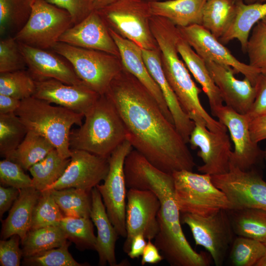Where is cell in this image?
Here are the masks:
<instances>
[{"mask_svg": "<svg viewBox=\"0 0 266 266\" xmlns=\"http://www.w3.org/2000/svg\"><path fill=\"white\" fill-rule=\"evenodd\" d=\"M104 95L118 110L133 149L165 172L193 171L196 163L187 143L136 77L123 67Z\"/></svg>", "mask_w": 266, "mask_h": 266, "instance_id": "6da1fadb", "label": "cell"}, {"mask_svg": "<svg viewBox=\"0 0 266 266\" xmlns=\"http://www.w3.org/2000/svg\"><path fill=\"white\" fill-rule=\"evenodd\" d=\"M124 171L127 188L150 190L160 202L157 216L159 231L154 244L164 259L171 266L190 264L198 253L190 245L181 228L172 174L156 168L133 149L126 157Z\"/></svg>", "mask_w": 266, "mask_h": 266, "instance_id": "7a4b0ae2", "label": "cell"}, {"mask_svg": "<svg viewBox=\"0 0 266 266\" xmlns=\"http://www.w3.org/2000/svg\"><path fill=\"white\" fill-rule=\"evenodd\" d=\"M150 27L159 47L164 74L184 110L190 118L197 116L203 119L213 132L227 131L226 127L202 106L199 97L201 90L179 57L176 45L180 33L177 27L167 19L157 16L151 17Z\"/></svg>", "mask_w": 266, "mask_h": 266, "instance_id": "3957f363", "label": "cell"}, {"mask_svg": "<svg viewBox=\"0 0 266 266\" xmlns=\"http://www.w3.org/2000/svg\"><path fill=\"white\" fill-rule=\"evenodd\" d=\"M79 128L71 132L70 149L88 151L108 158L113 151L127 140L122 119L112 101L100 95L85 114Z\"/></svg>", "mask_w": 266, "mask_h": 266, "instance_id": "277c9868", "label": "cell"}, {"mask_svg": "<svg viewBox=\"0 0 266 266\" xmlns=\"http://www.w3.org/2000/svg\"><path fill=\"white\" fill-rule=\"evenodd\" d=\"M15 113L28 130L47 138L61 156L70 157V130L74 125H82L83 114L33 97L21 100Z\"/></svg>", "mask_w": 266, "mask_h": 266, "instance_id": "5b68a950", "label": "cell"}, {"mask_svg": "<svg viewBox=\"0 0 266 266\" xmlns=\"http://www.w3.org/2000/svg\"><path fill=\"white\" fill-rule=\"evenodd\" d=\"M52 51L65 58L80 80L100 95H104L123 66L119 57L58 41Z\"/></svg>", "mask_w": 266, "mask_h": 266, "instance_id": "8992f818", "label": "cell"}, {"mask_svg": "<svg viewBox=\"0 0 266 266\" xmlns=\"http://www.w3.org/2000/svg\"><path fill=\"white\" fill-rule=\"evenodd\" d=\"M176 202L180 213L207 216L231 205L225 194L213 183L211 175L182 170L172 173Z\"/></svg>", "mask_w": 266, "mask_h": 266, "instance_id": "52a82bcc", "label": "cell"}, {"mask_svg": "<svg viewBox=\"0 0 266 266\" xmlns=\"http://www.w3.org/2000/svg\"><path fill=\"white\" fill-rule=\"evenodd\" d=\"M109 29L141 48L159 49L152 33V15L149 2L143 0H118L98 10Z\"/></svg>", "mask_w": 266, "mask_h": 266, "instance_id": "ba28073f", "label": "cell"}, {"mask_svg": "<svg viewBox=\"0 0 266 266\" xmlns=\"http://www.w3.org/2000/svg\"><path fill=\"white\" fill-rule=\"evenodd\" d=\"M72 26L71 17L66 10L45 0H33L28 22L14 37L19 43L50 50Z\"/></svg>", "mask_w": 266, "mask_h": 266, "instance_id": "9c48e42d", "label": "cell"}, {"mask_svg": "<svg viewBox=\"0 0 266 266\" xmlns=\"http://www.w3.org/2000/svg\"><path fill=\"white\" fill-rule=\"evenodd\" d=\"M180 219L189 227L196 245L208 251L216 266L223 265L235 238L228 210L207 216L182 213Z\"/></svg>", "mask_w": 266, "mask_h": 266, "instance_id": "30bf717a", "label": "cell"}, {"mask_svg": "<svg viewBox=\"0 0 266 266\" xmlns=\"http://www.w3.org/2000/svg\"><path fill=\"white\" fill-rule=\"evenodd\" d=\"M133 147L126 140L108 157L109 170L101 184L96 187L101 196L108 217L118 235L126 238V182L124 164Z\"/></svg>", "mask_w": 266, "mask_h": 266, "instance_id": "8fae6325", "label": "cell"}, {"mask_svg": "<svg viewBox=\"0 0 266 266\" xmlns=\"http://www.w3.org/2000/svg\"><path fill=\"white\" fill-rule=\"evenodd\" d=\"M226 195L231 209L253 207L266 210V182L258 168L243 171L230 164L228 172L211 175Z\"/></svg>", "mask_w": 266, "mask_h": 266, "instance_id": "7c38bea8", "label": "cell"}, {"mask_svg": "<svg viewBox=\"0 0 266 266\" xmlns=\"http://www.w3.org/2000/svg\"><path fill=\"white\" fill-rule=\"evenodd\" d=\"M211 113L226 127L233 142L234 150L230 164L243 171L258 168L264 160V150L252 138L246 114H240L226 105L217 107Z\"/></svg>", "mask_w": 266, "mask_h": 266, "instance_id": "4fadbf2b", "label": "cell"}, {"mask_svg": "<svg viewBox=\"0 0 266 266\" xmlns=\"http://www.w3.org/2000/svg\"><path fill=\"white\" fill-rule=\"evenodd\" d=\"M192 120L195 126L189 143L192 149H199L198 156L203 162L202 165L198 167V170L211 175L228 172L232 151L227 131L213 132L207 128L202 119L194 117Z\"/></svg>", "mask_w": 266, "mask_h": 266, "instance_id": "5bb4252c", "label": "cell"}, {"mask_svg": "<svg viewBox=\"0 0 266 266\" xmlns=\"http://www.w3.org/2000/svg\"><path fill=\"white\" fill-rule=\"evenodd\" d=\"M160 202L148 190L130 188L127 193L126 227L127 236L123 251L128 253L133 237L142 233L146 239L155 238L159 231L157 219Z\"/></svg>", "mask_w": 266, "mask_h": 266, "instance_id": "9a60e30c", "label": "cell"}, {"mask_svg": "<svg viewBox=\"0 0 266 266\" xmlns=\"http://www.w3.org/2000/svg\"><path fill=\"white\" fill-rule=\"evenodd\" d=\"M182 37L204 61H210L232 68L240 73L254 86L260 72L249 64L237 60L208 30L200 25L177 27Z\"/></svg>", "mask_w": 266, "mask_h": 266, "instance_id": "2e32d148", "label": "cell"}, {"mask_svg": "<svg viewBox=\"0 0 266 266\" xmlns=\"http://www.w3.org/2000/svg\"><path fill=\"white\" fill-rule=\"evenodd\" d=\"M71 150L70 161L65 172L46 189L74 188L91 192L105 178L109 170L108 158L85 150Z\"/></svg>", "mask_w": 266, "mask_h": 266, "instance_id": "e0dca14e", "label": "cell"}, {"mask_svg": "<svg viewBox=\"0 0 266 266\" xmlns=\"http://www.w3.org/2000/svg\"><path fill=\"white\" fill-rule=\"evenodd\" d=\"M35 81L33 97L84 115L100 96L85 84L70 85L53 78Z\"/></svg>", "mask_w": 266, "mask_h": 266, "instance_id": "ac0fdd59", "label": "cell"}, {"mask_svg": "<svg viewBox=\"0 0 266 266\" xmlns=\"http://www.w3.org/2000/svg\"><path fill=\"white\" fill-rule=\"evenodd\" d=\"M27 69L35 81L53 78L70 85L84 84L71 65L52 50L36 48L19 43Z\"/></svg>", "mask_w": 266, "mask_h": 266, "instance_id": "d6986e66", "label": "cell"}, {"mask_svg": "<svg viewBox=\"0 0 266 266\" xmlns=\"http://www.w3.org/2000/svg\"><path fill=\"white\" fill-rule=\"evenodd\" d=\"M204 61L226 105L240 114H246L255 100V87L245 77L243 80L236 78L231 67Z\"/></svg>", "mask_w": 266, "mask_h": 266, "instance_id": "ffe728a7", "label": "cell"}, {"mask_svg": "<svg viewBox=\"0 0 266 266\" xmlns=\"http://www.w3.org/2000/svg\"><path fill=\"white\" fill-rule=\"evenodd\" d=\"M59 41L120 57L117 46L97 10H94L82 21L68 29Z\"/></svg>", "mask_w": 266, "mask_h": 266, "instance_id": "44dd1931", "label": "cell"}, {"mask_svg": "<svg viewBox=\"0 0 266 266\" xmlns=\"http://www.w3.org/2000/svg\"><path fill=\"white\" fill-rule=\"evenodd\" d=\"M108 30L118 48L123 67L147 88L159 103L165 116L174 124L172 116L163 94L146 66L142 48L134 42L122 37L110 29Z\"/></svg>", "mask_w": 266, "mask_h": 266, "instance_id": "7402d4cb", "label": "cell"}, {"mask_svg": "<svg viewBox=\"0 0 266 266\" xmlns=\"http://www.w3.org/2000/svg\"><path fill=\"white\" fill-rule=\"evenodd\" d=\"M143 57L152 77L159 87L172 116L174 125L186 143L195 126L194 122L182 107L163 70L159 49L142 48Z\"/></svg>", "mask_w": 266, "mask_h": 266, "instance_id": "603a6c76", "label": "cell"}, {"mask_svg": "<svg viewBox=\"0 0 266 266\" xmlns=\"http://www.w3.org/2000/svg\"><path fill=\"white\" fill-rule=\"evenodd\" d=\"M92 210L90 218L97 229L95 250L97 251L100 266L108 264L117 266L115 244L119 236L110 221L100 194L96 187L91 191Z\"/></svg>", "mask_w": 266, "mask_h": 266, "instance_id": "cb8c5ba5", "label": "cell"}, {"mask_svg": "<svg viewBox=\"0 0 266 266\" xmlns=\"http://www.w3.org/2000/svg\"><path fill=\"white\" fill-rule=\"evenodd\" d=\"M41 191L33 187L20 189L19 195L3 222L1 236L6 239L16 234L21 242L31 230L33 211Z\"/></svg>", "mask_w": 266, "mask_h": 266, "instance_id": "d4e9b609", "label": "cell"}, {"mask_svg": "<svg viewBox=\"0 0 266 266\" xmlns=\"http://www.w3.org/2000/svg\"><path fill=\"white\" fill-rule=\"evenodd\" d=\"M208 0H167L149 2L152 16L166 18L177 27L202 24V13Z\"/></svg>", "mask_w": 266, "mask_h": 266, "instance_id": "484cf974", "label": "cell"}, {"mask_svg": "<svg viewBox=\"0 0 266 266\" xmlns=\"http://www.w3.org/2000/svg\"><path fill=\"white\" fill-rule=\"evenodd\" d=\"M176 46L179 55L188 70L201 86L202 90L208 98L212 112L217 107L223 105V100L210 75L204 60L193 50L181 34Z\"/></svg>", "mask_w": 266, "mask_h": 266, "instance_id": "4316f807", "label": "cell"}, {"mask_svg": "<svg viewBox=\"0 0 266 266\" xmlns=\"http://www.w3.org/2000/svg\"><path fill=\"white\" fill-rule=\"evenodd\" d=\"M266 15V2L246 4L243 0H236L235 15L225 34L219 39L224 44L236 39L246 53L251 31L256 24Z\"/></svg>", "mask_w": 266, "mask_h": 266, "instance_id": "83f0119b", "label": "cell"}, {"mask_svg": "<svg viewBox=\"0 0 266 266\" xmlns=\"http://www.w3.org/2000/svg\"><path fill=\"white\" fill-rule=\"evenodd\" d=\"M228 212L235 235L266 242V210L245 207Z\"/></svg>", "mask_w": 266, "mask_h": 266, "instance_id": "f1b7e54d", "label": "cell"}, {"mask_svg": "<svg viewBox=\"0 0 266 266\" xmlns=\"http://www.w3.org/2000/svg\"><path fill=\"white\" fill-rule=\"evenodd\" d=\"M55 147L44 136L28 130L18 147L5 158L29 170L33 165L43 159Z\"/></svg>", "mask_w": 266, "mask_h": 266, "instance_id": "f546056e", "label": "cell"}, {"mask_svg": "<svg viewBox=\"0 0 266 266\" xmlns=\"http://www.w3.org/2000/svg\"><path fill=\"white\" fill-rule=\"evenodd\" d=\"M236 0H208L202 13L201 25L217 39L231 26L235 15Z\"/></svg>", "mask_w": 266, "mask_h": 266, "instance_id": "4dcf8cb0", "label": "cell"}, {"mask_svg": "<svg viewBox=\"0 0 266 266\" xmlns=\"http://www.w3.org/2000/svg\"><path fill=\"white\" fill-rule=\"evenodd\" d=\"M33 0H0V38L14 36L28 22Z\"/></svg>", "mask_w": 266, "mask_h": 266, "instance_id": "1f68e13d", "label": "cell"}, {"mask_svg": "<svg viewBox=\"0 0 266 266\" xmlns=\"http://www.w3.org/2000/svg\"><path fill=\"white\" fill-rule=\"evenodd\" d=\"M67 240L66 233L59 225L30 230L21 242L23 257H29L61 247L67 242Z\"/></svg>", "mask_w": 266, "mask_h": 266, "instance_id": "d6a6232c", "label": "cell"}, {"mask_svg": "<svg viewBox=\"0 0 266 266\" xmlns=\"http://www.w3.org/2000/svg\"><path fill=\"white\" fill-rule=\"evenodd\" d=\"M70 161V158H63L55 148L53 149L29 168L32 187L40 191L46 189L63 175Z\"/></svg>", "mask_w": 266, "mask_h": 266, "instance_id": "836d02e7", "label": "cell"}, {"mask_svg": "<svg viewBox=\"0 0 266 266\" xmlns=\"http://www.w3.org/2000/svg\"><path fill=\"white\" fill-rule=\"evenodd\" d=\"M50 190L64 216L90 218L92 210L91 192L74 188Z\"/></svg>", "mask_w": 266, "mask_h": 266, "instance_id": "e575fe53", "label": "cell"}, {"mask_svg": "<svg viewBox=\"0 0 266 266\" xmlns=\"http://www.w3.org/2000/svg\"><path fill=\"white\" fill-rule=\"evenodd\" d=\"M67 239L73 242L81 249L95 250L97 236L90 218L64 216L59 225Z\"/></svg>", "mask_w": 266, "mask_h": 266, "instance_id": "d590c367", "label": "cell"}, {"mask_svg": "<svg viewBox=\"0 0 266 266\" xmlns=\"http://www.w3.org/2000/svg\"><path fill=\"white\" fill-rule=\"evenodd\" d=\"M266 252L264 243L237 236L234 238L230 249V261L233 266H256Z\"/></svg>", "mask_w": 266, "mask_h": 266, "instance_id": "8d00e7d4", "label": "cell"}, {"mask_svg": "<svg viewBox=\"0 0 266 266\" xmlns=\"http://www.w3.org/2000/svg\"><path fill=\"white\" fill-rule=\"evenodd\" d=\"M35 81L27 69L0 73V94L22 100L33 97Z\"/></svg>", "mask_w": 266, "mask_h": 266, "instance_id": "74e56055", "label": "cell"}, {"mask_svg": "<svg viewBox=\"0 0 266 266\" xmlns=\"http://www.w3.org/2000/svg\"><path fill=\"white\" fill-rule=\"evenodd\" d=\"M28 130L15 113L0 114V153L5 157L22 142Z\"/></svg>", "mask_w": 266, "mask_h": 266, "instance_id": "f35d334b", "label": "cell"}, {"mask_svg": "<svg viewBox=\"0 0 266 266\" xmlns=\"http://www.w3.org/2000/svg\"><path fill=\"white\" fill-rule=\"evenodd\" d=\"M64 217L52 196L51 190L46 189L41 191L33 211L31 230L59 226Z\"/></svg>", "mask_w": 266, "mask_h": 266, "instance_id": "ab89813d", "label": "cell"}, {"mask_svg": "<svg viewBox=\"0 0 266 266\" xmlns=\"http://www.w3.org/2000/svg\"><path fill=\"white\" fill-rule=\"evenodd\" d=\"M249 65L260 73L266 74V25L258 22L252 29L247 44Z\"/></svg>", "mask_w": 266, "mask_h": 266, "instance_id": "60d3db41", "label": "cell"}, {"mask_svg": "<svg viewBox=\"0 0 266 266\" xmlns=\"http://www.w3.org/2000/svg\"><path fill=\"white\" fill-rule=\"evenodd\" d=\"M71 241H67L61 247L45 251L33 256L24 258L23 263L36 266H82L76 262L68 251Z\"/></svg>", "mask_w": 266, "mask_h": 266, "instance_id": "b9f144b4", "label": "cell"}, {"mask_svg": "<svg viewBox=\"0 0 266 266\" xmlns=\"http://www.w3.org/2000/svg\"><path fill=\"white\" fill-rule=\"evenodd\" d=\"M27 69L19 43L14 36L1 37L0 40V73Z\"/></svg>", "mask_w": 266, "mask_h": 266, "instance_id": "7bdbcfd3", "label": "cell"}, {"mask_svg": "<svg viewBox=\"0 0 266 266\" xmlns=\"http://www.w3.org/2000/svg\"><path fill=\"white\" fill-rule=\"evenodd\" d=\"M18 164L5 159L0 162V182L3 186L22 189L33 186L32 178Z\"/></svg>", "mask_w": 266, "mask_h": 266, "instance_id": "ee69618b", "label": "cell"}, {"mask_svg": "<svg viewBox=\"0 0 266 266\" xmlns=\"http://www.w3.org/2000/svg\"><path fill=\"white\" fill-rule=\"evenodd\" d=\"M47 2L67 11L73 25L82 21L94 10V0H45Z\"/></svg>", "mask_w": 266, "mask_h": 266, "instance_id": "f6af8a7d", "label": "cell"}, {"mask_svg": "<svg viewBox=\"0 0 266 266\" xmlns=\"http://www.w3.org/2000/svg\"><path fill=\"white\" fill-rule=\"evenodd\" d=\"M18 235L15 234L8 240L0 241V265L1 266H19L23 257L22 249L19 247Z\"/></svg>", "mask_w": 266, "mask_h": 266, "instance_id": "bcb514c9", "label": "cell"}, {"mask_svg": "<svg viewBox=\"0 0 266 266\" xmlns=\"http://www.w3.org/2000/svg\"><path fill=\"white\" fill-rule=\"evenodd\" d=\"M254 86L256 89L255 100L246 114L249 121L266 115V74L260 73Z\"/></svg>", "mask_w": 266, "mask_h": 266, "instance_id": "7dc6e473", "label": "cell"}, {"mask_svg": "<svg viewBox=\"0 0 266 266\" xmlns=\"http://www.w3.org/2000/svg\"><path fill=\"white\" fill-rule=\"evenodd\" d=\"M20 189L12 187L0 186V217L11 207L18 198Z\"/></svg>", "mask_w": 266, "mask_h": 266, "instance_id": "c3c4849f", "label": "cell"}, {"mask_svg": "<svg viewBox=\"0 0 266 266\" xmlns=\"http://www.w3.org/2000/svg\"><path fill=\"white\" fill-rule=\"evenodd\" d=\"M249 127L252 138L255 142L259 143L266 139V115L251 120Z\"/></svg>", "mask_w": 266, "mask_h": 266, "instance_id": "681fc988", "label": "cell"}, {"mask_svg": "<svg viewBox=\"0 0 266 266\" xmlns=\"http://www.w3.org/2000/svg\"><path fill=\"white\" fill-rule=\"evenodd\" d=\"M159 251V249L154 243H152L151 240H148L142 254L141 265L143 266L147 264H157L161 262L164 258Z\"/></svg>", "mask_w": 266, "mask_h": 266, "instance_id": "f907efd6", "label": "cell"}, {"mask_svg": "<svg viewBox=\"0 0 266 266\" xmlns=\"http://www.w3.org/2000/svg\"><path fill=\"white\" fill-rule=\"evenodd\" d=\"M21 100L14 97L0 94V114L15 113L19 108Z\"/></svg>", "mask_w": 266, "mask_h": 266, "instance_id": "816d5d0a", "label": "cell"}, {"mask_svg": "<svg viewBox=\"0 0 266 266\" xmlns=\"http://www.w3.org/2000/svg\"><path fill=\"white\" fill-rule=\"evenodd\" d=\"M147 243L142 233L135 235L132 239L130 249L127 253L128 256L131 259H135L142 256Z\"/></svg>", "mask_w": 266, "mask_h": 266, "instance_id": "f5cc1de1", "label": "cell"}, {"mask_svg": "<svg viewBox=\"0 0 266 266\" xmlns=\"http://www.w3.org/2000/svg\"><path fill=\"white\" fill-rule=\"evenodd\" d=\"M118 0H94L95 10H98Z\"/></svg>", "mask_w": 266, "mask_h": 266, "instance_id": "db71d44e", "label": "cell"}, {"mask_svg": "<svg viewBox=\"0 0 266 266\" xmlns=\"http://www.w3.org/2000/svg\"><path fill=\"white\" fill-rule=\"evenodd\" d=\"M266 247V242L264 243ZM256 266H266V252L264 256L258 263Z\"/></svg>", "mask_w": 266, "mask_h": 266, "instance_id": "11a10c76", "label": "cell"}, {"mask_svg": "<svg viewBox=\"0 0 266 266\" xmlns=\"http://www.w3.org/2000/svg\"><path fill=\"white\" fill-rule=\"evenodd\" d=\"M246 4H251L254 3H264L266 2V0H243Z\"/></svg>", "mask_w": 266, "mask_h": 266, "instance_id": "9f6ffc18", "label": "cell"}, {"mask_svg": "<svg viewBox=\"0 0 266 266\" xmlns=\"http://www.w3.org/2000/svg\"><path fill=\"white\" fill-rule=\"evenodd\" d=\"M143 0L149 3V2H153L162 1H165V0Z\"/></svg>", "mask_w": 266, "mask_h": 266, "instance_id": "6f0895ef", "label": "cell"}, {"mask_svg": "<svg viewBox=\"0 0 266 266\" xmlns=\"http://www.w3.org/2000/svg\"><path fill=\"white\" fill-rule=\"evenodd\" d=\"M261 21L266 25V15L263 18V19Z\"/></svg>", "mask_w": 266, "mask_h": 266, "instance_id": "680465c9", "label": "cell"}, {"mask_svg": "<svg viewBox=\"0 0 266 266\" xmlns=\"http://www.w3.org/2000/svg\"><path fill=\"white\" fill-rule=\"evenodd\" d=\"M264 160L266 162V147L265 150H264Z\"/></svg>", "mask_w": 266, "mask_h": 266, "instance_id": "91938a15", "label": "cell"}]
</instances>
